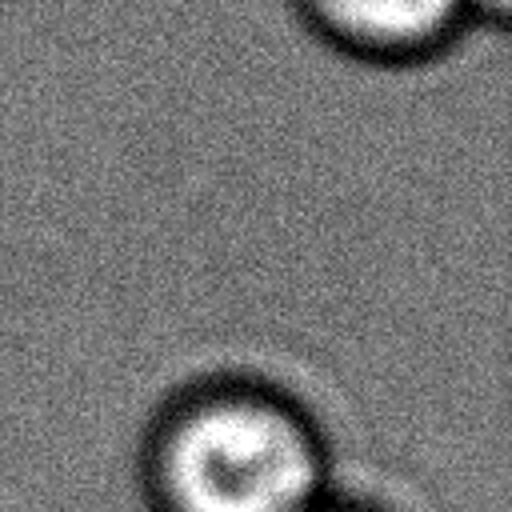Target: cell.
I'll return each instance as SVG.
<instances>
[{"label": "cell", "instance_id": "4", "mask_svg": "<svg viewBox=\"0 0 512 512\" xmlns=\"http://www.w3.org/2000/svg\"><path fill=\"white\" fill-rule=\"evenodd\" d=\"M472 8V28H504L512 0H468Z\"/></svg>", "mask_w": 512, "mask_h": 512}, {"label": "cell", "instance_id": "2", "mask_svg": "<svg viewBox=\"0 0 512 512\" xmlns=\"http://www.w3.org/2000/svg\"><path fill=\"white\" fill-rule=\"evenodd\" d=\"M324 48L368 68H416L472 32L468 0H288Z\"/></svg>", "mask_w": 512, "mask_h": 512}, {"label": "cell", "instance_id": "1", "mask_svg": "<svg viewBox=\"0 0 512 512\" xmlns=\"http://www.w3.org/2000/svg\"><path fill=\"white\" fill-rule=\"evenodd\" d=\"M132 484L144 512H316L344 480L324 420L292 388L204 372L144 420Z\"/></svg>", "mask_w": 512, "mask_h": 512}, {"label": "cell", "instance_id": "3", "mask_svg": "<svg viewBox=\"0 0 512 512\" xmlns=\"http://www.w3.org/2000/svg\"><path fill=\"white\" fill-rule=\"evenodd\" d=\"M316 512H408V508L396 504V500H388L384 492H356V488L340 484Z\"/></svg>", "mask_w": 512, "mask_h": 512}]
</instances>
